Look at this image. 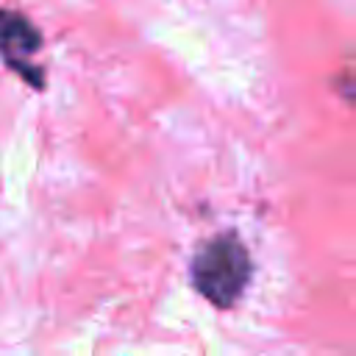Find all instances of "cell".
I'll return each instance as SVG.
<instances>
[{"mask_svg":"<svg viewBox=\"0 0 356 356\" xmlns=\"http://www.w3.org/2000/svg\"><path fill=\"white\" fill-rule=\"evenodd\" d=\"M253 264L236 234L209 239L192 259V284L214 306H234L250 281Z\"/></svg>","mask_w":356,"mask_h":356,"instance_id":"cell-1","label":"cell"},{"mask_svg":"<svg viewBox=\"0 0 356 356\" xmlns=\"http://www.w3.org/2000/svg\"><path fill=\"white\" fill-rule=\"evenodd\" d=\"M39 44H42L39 31L22 14L6 11V8L0 11V53L11 70H17L28 83H36V86H42V75L28 70L31 67L28 58L39 50Z\"/></svg>","mask_w":356,"mask_h":356,"instance_id":"cell-2","label":"cell"}]
</instances>
